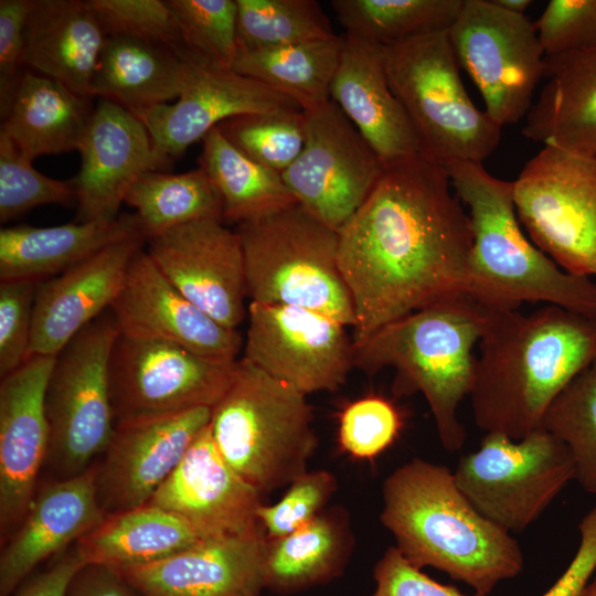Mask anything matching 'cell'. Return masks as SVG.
<instances>
[{
  "mask_svg": "<svg viewBox=\"0 0 596 596\" xmlns=\"http://www.w3.org/2000/svg\"><path fill=\"white\" fill-rule=\"evenodd\" d=\"M443 164L418 153L385 168L338 232V262L355 313L352 341L467 294L469 215Z\"/></svg>",
  "mask_w": 596,
  "mask_h": 596,
  "instance_id": "6da1fadb",
  "label": "cell"
},
{
  "mask_svg": "<svg viewBox=\"0 0 596 596\" xmlns=\"http://www.w3.org/2000/svg\"><path fill=\"white\" fill-rule=\"evenodd\" d=\"M469 394L475 424L520 440L550 404L596 361V316L545 305L531 313L493 311Z\"/></svg>",
  "mask_w": 596,
  "mask_h": 596,
  "instance_id": "7a4b0ae2",
  "label": "cell"
},
{
  "mask_svg": "<svg viewBox=\"0 0 596 596\" xmlns=\"http://www.w3.org/2000/svg\"><path fill=\"white\" fill-rule=\"evenodd\" d=\"M382 524L415 567H434L489 595L524 566L519 542L485 518L444 465L413 458L382 487Z\"/></svg>",
  "mask_w": 596,
  "mask_h": 596,
  "instance_id": "3957f363",
  "label": "cell"
},
{
  "mask_svg": "<svg viewBox=\"0 0 596 596\" xmlns=\"http://www.w3.org/2000/svg\"><path fill=\"white\" fill-rule=\"evenodd\" d=\"M443 166L469 209L468 296L496 311L545 302L596 316V284L562 269L522 232L513 181L493 177L482 162L451 160Z\"/></svg>",
  "mask_w": 596,
  "mask_h": 596,
  "instance_id": "277c9868",
  "label": "cell"
},
{
  "mask_svg": "<svg viewBox=\"0 0 596 596\" xmlns=\"http://www.w3.org/2000/svg\"><path fill=\"white\" fill-rule=\"evenodd\" d=\"M493 311L467 294L429 305L354 345V368L366 374L393 368V393H422L441 446L449 453L458 451L467 438L458 408L471 392L477 359L473 348Z\"/></svg>",
  "mask_w": 596,
  "mask_h": 596,
  "instance_id": "5b68a950",
  "label": "cell"
},
{
  "mask_svg": "<svg viewBox=\"0 0 596 596\" xmlns=\"http://www.w3.org/2000/svg\"><path fill=\"white\" fill-rule=\"evenodd\" d=\"M209 428L223 459L260 493L306 472L317 446L306 395L244 358L212 407Z\"/></svg>",
  "mask_w": 596,
  "mask_h": 596,
  "instance_id": "8992f818",
  "label": "cell"
},
{
  "mask_svg": "<svg viewBox=\"0 0 596 596\" xmlns=\"http://www.w3.org/2000/svg\"><path fill=\"white\" fill-rule=\"evenodd\" d=\"M247 297L296 306L354 326L355 313L338 262V232L298 203L241 223Z\"/></svg>",
  "mask_w": 596,
  "mask_h": 596,
  "instance_id": "52a82bcc",
  "label": "cell"
},
{
  "mask_svg": "<svg viewBox=\"0 0 596 596\" xmlns=\"http://www.w3.org/2000/svg\"><path fill=\"white\" fill-rule=\"evenodd\" d=\"M384 55L390 86L414 127L421 153L444 164L482 162L493 152L502 127L470 99L448 31L384 46Z\"/></svg>",
  "mask_w": 596,
  "mask_h": 596,
  "instance_id": "ba28073f",
  "label": "cell"
},
{
  "mask_svg": "<svg viewBox=\"0 0 596 596\" xmlns=\"http://www.w3.org/2000/svg\"><path fill=\"white\" fill-rule=\"evenodd\" d=\"M118 332L108 309L55 355L44 395L49 425L44 467L55 480L87 470L114 434L109 359Z\"/></svg>",
  "mask_w": 596,
  "mask_h": 596,
  "instance_id": "9c48e42d",
  "label": "cell"
},
{
  "mask_svg": "<svg viewBox=\"0 0 596 596\" xmlns=\"http://www.w3.org/2000/svg\"><path fill=\"white\" fill-rule=\"evenodd\" d=\"M454 477L488 520L519 533L535 522L575 479L567 447L542 427L520 440L486 434L477 450L462 456Z\"/></svg>",
  "mask_w": 596,
  "mask_h": 596,
  "instance_id": "30bf717a",
  "label": "cell"
},
{
  "mask_svg": "<svg viewBox=\"0 0 596 596\" xmlns=\"http://www.w3.org/2000/svg\"><path fill=\"white\" fill-rule=\"evenodd\" d=\"M520 223L565 272L596 276V157L545 145L513 181Z\"/></svg>",
  "mask_w": 596,
  "mask_h": 596,
  "instance_id": "8fae6325",
  "label": "cell"
},
{
  "mask_svg": "<svg viewBox=\"0 0 596 596\" xmlns=\"http://www.w3.org/2000/svg\"><path fill=\"white\" fill-rule=\"evenodd\" d=\"M458 63L469 74L499 126L526 116L544 74L545 53L534 22L491 0H464L449 29Z\"/></svg>",
  "mask_w": 596,
  "mask_h": 596,
  "instance_id": "7c38bea8",
  "label": "cell"
},
{
  "mask_svg": "<svg viewBox=\"0 0 596 596\" xmlns=\"http://www.w3.org/2000/svg\"><path fill=\"white\" fill-rule=\"evenodd\" d=\"M236 363L207 359L163 340L118 332L109 359L115 424L212 408L227 390Z\"/></svg>",
  "mask_w": 596,
  "mask_h": 596,
  "instance_id": "4fadbf2b",
  "label": "cell"
},
{
  "mask_svg": "<svg viewBox=\"0 0 596 596\" xmlns=\"http://www.w3.org/2000/svg\"><path fill=\"white\" fill-rule=\"evenodd\" d=\"M304 114V148L281 177L302 209L339 232L385 167L333 100Z\"/></svg>",
  "mask_w": 596,
  "mask_h": 596,
  "instance_id": "5bb4252c",
  "label": "cell"
},
{
  "mask_svg": "<svg viewBox=\"0 0 596 596\" xmlns=\"http://www.w3.org/2000/svg\"><path fill=\"white\" fill-rule=\"evenodd\" d=\"M247 317L243 358L305 395L338 390L354 368L352 338L326 315L251 301Z\"/></svg>",
  "mask_w": 596,
  "mask_h": 596,
  "instance_id": "9a60e30c",
  "label": "cell"
},
{
  "mask_svg": "<svg viewBox=\"0 0 596 596\" xmlns=\"http://www.w3.org/2000/svg\"><path fill=\"white\" fill-rule=\"evenodd\" d=\"M210 407L115 424L105 451L95 461L99 505L110 514L149 502L209 425Z\"/></svg>",
  "mask_w": 596,
  "mask_h": 596,
  "instance_id": "2e32d148",
  "label": "cell"
},
{
  "mask_svg": "<svg viewBox=\"0 0 596 596\" xmlns=\"http://www.w3.org/2000/svg\"><path fill=\"white\" fill-rule=\"evenodd\" d=\"M149 243L148 255L192 304L224 327L237 329L247 316L242 244L223 221L173 227Z\"/></svg>",
  "mask_w": 596,
  "mask_h": 596,
  "instance_id": "e0dca14e",
  "label": "cell"
},
{
  "mask_svg": "<svg viewBox=\"0 0 596 596\" xmlns=\"http://www.w3.org/2000/svg\"><path fill=\"white\" fill-rule=\"evenodd\" d=\"M285 110L302 108L284 93L233 70L188 61L175 100L132 113L147 128L157 155L169 162L231 117Z\"/></svg>",
  "mask_w": 596,
  "mask_h": 596,
  "instance_id": "ac0fdd59",
  "label": "cell"
},
{
  "mask_svg": "<svg viewBox=\"0 0 596 596\" xmlns=\"http://www.w3.org/2000/svg\"><path fill=\"white\" fill-rule=\"evenodd\" d=\"M55 356L31 355L0 383V539L22 522L49 449L44 395Z\"/></svg>",
  "mask_w": 596,
  "mask_h": 596,
  "instance_id": "d6986e66",
  "label": "cell"
},
{
  "mask_svg": "<svg viewBox=\"0 0 596 596\" xmlns=\"http://www.w3.org/2000/svg\"><path fill=\"white\" fill-rule=\"evenodd\" d=\"M81 169L71 181L75 192L74 222H109L143 173L162 168L150 135L138 117L107 99L93 109L79 149Z\"/></svg>",
  "mask_w": 596,
  "mask_h": 596,
  "instance_id": "ffe728a7",
  "label": "cell"
},
{
  "mask_svg": "<svg viewBox=\"0 0 596 596\" xmlns=\"http://www.w3.org/2000/svg\"><path fill=\"white\" fill-rule=\"evenodd\" d=\"M110 310L120 333L171 342L207 359L237 361L243 347L237 329L222 326L187 299L143 248L132 258Z\"/></svg>",
  "mask_w": 596,
  "mask_h": 596,
  "instance_id": "44dd1931",
  "label": "cell"
},
{
  "mask_svg": "<svg viewBox=\"0 0 596 596\" xmlns=\"http://www.w3.org/2000/svg\"><path fill=\"white\" fill-rule=\"evenodd\" d=\"M266 550L260 526L246 534L205 539L160 561L118 572L139 596H259L265 588Z\"/></svg>",
  "mask_w": 596,
  "mask_h": 596,
  "instance_id": "7402d4cb",
  "label": "cell"
},
{
  "mask_svg": "<svg viewBox=\"0 0 596 596\" xmlns=\"http://www.w3.org/2000/svg\"><path fill=\"white\" fill-rule=\"evenodd\" d=\"M188 521L204 539L241 535L262 525V493L220 455L209 425L149 500Z\"/></svg>",
  "mask_w": 596,
  "mask_h": 596,
  "instance_id": "603a6c76",
  "label": "cell"
},
{
  "mask_svg": "<svg viewBox=\"0 0 596 596\" xmlns=\"http://www.w3.org/2000/svg\"><path fill=\"white\" fill-rule=\"evenodd\" d=\"M142 235L116 242L66 272L39 283L30 356H55L119 295Z\"/></svg>",
  "mask_w": 596,
  "mask_h": 596,
  "instance_id": "cb8c5ba5",
  "label": "cell"
},
{
  "mask_svg": "<svg viewBox=\"0 0 596 596\" xmlns=\"http://www.w3.org/2000/svg\"><path fill=\"white\" fill-rule=\"evenodd\" d=\"M95 475L94 462L81 475L38 489L22 522L1 544L0 596H12L42 562L66 551L105 518Z\"/></svg>",
  "mask_w": 596,
  "mask_h": 596,
  "instance_id": "d4e9b609",
  "label": "cell"
},
{
  "mask_svg": "<svg viewBox=\"0 0 596 596\" xmlns=\"http://www.w3.org/2000/svg\"><path fill=\"white\" fill-rule=\"evenodd\" d=\"M330 99L385 168L421 153L414 127L390 86L384 46L345 33Z\"/></svg>",
  "mask_w": 596,
  "mask_h": 596,
  "instance_id": "484cf974",
  "label": "cell"
},
{
  "mask_svg": "<svg viewBox=\"0 0 596 596\" xmlns=\"http://www.w3.org/2000/svg\"><path fill=\"white\" fill-rule=\"evenodd\" d=\"M106 39L87 0H32L23 62L89 98Z\"/></svg>",
  "mask_w": 596,
  "mask_h": 596,
  "instance_id": "4316f807",
  "label": "cell"
},
{
  "mask_svg": "<svg viewBox=\"0 0 596 596\" xmlns=\"http://www.w3.org/2000/svg\"><path fill=\"white\" fill-rule=\"evenodd\" d=\"M543 78L522 134L544 146L596 157V49L545 55Z\"/></svg>",
  "mask_w": 596,
  "mask_h": 596,
  "instance_id": "83f0119b",
  "label": "cell"
},
{
  "mask_svg": "<svg viewBox=\"0 0 596 596\" xmlns=\"http://www.w3.org/2000/svg\"><path fill=\"white\" fill-rule=\"evenodd\" d=\"M139 235L145 236L135 213H123L109 222L2 227L0 280L42 281L66 272L116 242Z\"/></svg>",
  "mask_w": 596,
  "mask_h": 596,
  "instance_id": "f1b7e54d",
  "label": "cell"
},
{
  "mask_svg": "<svg viewBox=\"0 0 596 596\" xmlns=\"http://www.w3.org/2000/svg\"><path fill=\"white\" fill-rule=\"evenodd\" d=\"M88 99L51 77L25 71L1 113L0 134L32 161L78 150L93 113Z\"/></svg>",
  "mask_w": 596,
  "mask_h": 596,
  "instance_id": "f546056e",
  "label": "cell"
},
{
  "mask_svg": "<svg viewBox=\"0 0 596 596\" xmlns=\"http://www.w3.org/2000/svg\"><path fill=\"white\" fill-rule=\"evenodd\" d=\"M202 540L183 518L147 502L105 515L74 546L85 564L119 571L160 561Z\"/></svg>",
  "mask_w": 596,
  "mask_h": 596,
  "instance_id": "4dcf8cb0",
  "label": "cell"
},
{
  "mask_svg": "<svg viewBox=\"0 0 596 596\" xmlns=\"http://www.w3.org/2000/svg\"><path fill=\"white\" fill-rule=\"evenodd\" d=\"M188 61L137 39L107 36L93 79V96L130 111L169 104L184 86Z\"/></svg>",
  "mask_w": 596,
  "mask_h": 596,
  "instance_id": "1f68e13d",
  "label": "cell"
},
{
  "mask_svg": "<svg viewBox=\"0 0 596 596\" xmlns=\"http://www.w3.org/2000/svg\"><path fill=\"white\" fill-rule=\"evenodd\" d=\"M351 546L344 512L321 511L294 532L267 539L265 588L289 594L327 583L340 575Z\"/></svg>",
  "mask_w": 596,
  "mask_h": 596,
  "instance_id": "d6a6232c",
  "label": "cell"
},
{
  "mask_svg": "<svg viewBox=\"0 0 596 596\" xmlns=\"http://www.w3.org/2000/svg\"><path fill=\"white\" fill-rule=\"evenodd\" d=\"M200 168L221 196L224 223L238 225L297 203L280 173L248 158L217 128L202 139Z\"/></svg>",
  "mask_w": 596,
  "mask_h": 596,
  "instance_id": "836d02e7",
  "label": "cell"
},
{
  "mask_svg": "<svg viewBox=\"0 0 596 596\" xmlns=\"http://www.w3.org/2000/svg\"><path fill=\"white\" fill-rule=\"evenodd\" d=\"M343 35L277 47L240 50L233 71L295 99L302 110L330 100Z\"/></svg>",
  "mask_w": 596,
  "mask_h": 596,
  "instance_id": "e575fe53",
  "label": "cell"
},
{
  "mask_svg": "<svg viewBox=\"0 0 596 596\" xmlns=\"http://www.w3.org/2000/svg\"><path fill=\"white\" fill-rule=\"evenodd\" d=\"M125 203L136 210L147 241L187 223L223 221L221 196L200 167L182 173L148 171L130 187Z\"/></svg>",
  "mask_w": 596,
  "mask_h": 596,
  "instance_id": "d590c367",
  "label": "cell"
},
{
  "mask_svg": "<svg viewBox=\"0 0 596 596\" xmlns=\"http://www.w3.org/2000/svg\"><path fill=\"white\" fill-rule=\"evenodd\" d=\"M464 0H333L345 33L382 46L449 31Z\"/></svg>",
  "mask_w": 596,
  "mask_h": 596,
  "instance_id": "8d00e7d4",
  "label": "cell"
},
{
  "mask_svg": "<svg viewBox=\"0 0 596 596\" xmlns=\"http://www.w3.org/2000/svg\"><path fill=\"white\" fill-rule=\"evenodd\" d=\"M240 50L277 47L336 36L315 0H235Z\"/></svg>",
  "mask_w": 596,
  "mask_h": 596,
  "instance_id": "74e56055",
  "label": "cell"
},
{
  "mask_svg": "<svg viewBox=\"0 0 596 596\" xmlns=\"http://www.w3.org/2000/svg\"><path fill=\"white\" fill-rule=\"evenodd\" d=\"M540 427L567 447L575 480L596 496V361L554 398Z\"/></svg>",
  "mask_w": 596,
  "mask_h": 596,
  "instance_id": "f35d334b",
  "label": "cell"
},
{
  "mask_svg": "<svg viewBox=\"0 0 596 596\" xmlns=\"http://www.w3.org/2000/svg\"><path fill=\"white\" fill-rule=\"evenodd\" d=\"M188 54L187 61L233 70L238 54L235 0H167Z\"/></svg>",
  "mask_w": 596,
  "mask_h": 596,
  "instance_id": "ab89813d",
  "label": "cell"
},
{
  "mask_svg": "<svg viewBox=\"0 0 596 596\" xmlns=\"http://www.w3.org/2000/svg\"><path fill=\"white\" fill-rule=\"evenodd\" d=\"M216 128L248 158L280 174L298 158L305 143L304 110L238 115Z\"/></svg>",
  "mask_w": 596,
  "mask_h": 596,
  "instance_id": "60d3db41",
  "label": "cell"
},
{
  "mask_svg": "<svg viewBox=\"0 0 596 596\" xmlns=\"http://www.w3.org/2000/svg\"><path fill=\"white\" fill-rule=\"evenodd\" d=\"M75 202L71 181L40 173L15 145L0 134V221L18 219L44 204L70 205Z\"/></svg>",
  "mask_w": 596,
  "mask_h": 596,
  "instance_id": "b9f144b4",
  "label": "cell"
},
{
  "mask_svg": "<svg viewBox=\"0 0 596 596\" xmlns=\"http://www.w3.org/2000/svg\"><path fill=\"white\" fill-rule=\"evenodd\" d=\"M107 36L137 39L188 60L167 0H87Z\"/></svg>",
  "mask_w": 596,
  "mask_h": 596,
  "instance_id": "7bdbcfd3",
  "label": "cell"
},
{
  "mask_svg": "<svg viewBox=\"0 0 596 596\" xmlns=\"http://www.w3.org/2000/svg\"><path fill=\"white\" fill-rule=\"evenodd\" d=\"M402 417L389 400L370 395L348 404L339 422V443L344 451L360 459H371L397 438Z\"/></svg>",
  "mask_w": 596,
  "mask_h": 596,
  "instance_id": "ee69618b",
  "label": "cell"
},
{
  "mask_svg": "<svg viewBox=\"0 0 596 596\" xmlns=\"http://www.w3.org/2000/svg\"><path fill=\"white\" fill-rule=\"evenodd\" d=\"M336 489V477L327 470L306 471L297 477L275 504L263 503L257 511L267 539L287 535L312 520Z\"/></svg>",
  "mask_w": 596,
  "mask_h": 596,
  "instance_id": "f6af8a7d",
  "label": "cell"
},
{
  "mask_svg": "<svg viewBox=\"0 0 596 596\" xmlns=\"http://www.w3.org/2000/svg\"><path fill=\"white\" fill-rule=\"evenodd\" d=\"M40 281L0 280V376L30 356L33 308Z\"/></svg>",
  "mask_w": 596,
  "mask_h": 596,
  "instance_id": "bcb514c9",
  "label": "cell"
},
{
  "mask_svg": "<svg viewBox=\"0 0 596 596\" xmlns=\"http://www.w3.org/2000/svg\"><path fill=\"white\" fill-rule=\"evenodd\" d=\"M534 24L547 56L596 49V0H551Z\"/></svg>",
  "mask_w": 596,
  "mask_h": 596,
  "instance_id": "7dc6e473",
  "label": "cell"
},
{
  "mask_svg": "<svg viewBox=\"0 0 596 596\" xmlns=\"http://www.w3.org/2000/svg\"><path fill=\"white\" fill-rule=\"evenodd\" d=\"M373 578L375 587L370 596H489L440 584L412 565L395 545L376 562Z\"/></svg>",
  "mask_w": 596,
  "mask_h": 596,
  "instance_id": "c3c4849f",
  "label": "cell"
},
{
  "mask_svg": "<svg viewBox=\"0 0 596 596\" xmlns=\"http://www.w3.org/2000/svg\"><path fill=\"white\" fill-rule=\"evenodd\" d=\"M32 0L0 1V113L23 74L24 31Z\"/></svg>",
  "mask_w": 596,
  "mask_h": 596,
  "instance_id": "681fc988",
  "label": "cell"
},
{
  "mask_svg": "<svg viewBox=\"0 0 596 596\" xmlns=\"http://www.w3.org/2000/svg\"><path fill=\"white\" fill-rule=\"evenodd\" d=\"M579 545L558 579L542 596H581L596 571V503L578 524Z\"/></svg>",
  "mask_w": 596,
  "mask_h": 596,
  "instance_id": "f907efd6",
  "label": "cell"
},
{
  "mask_svg": "<svg viewBox=\"0 0 596 596\" xmlns=\"http://www.w3.org/2000/svg\"><path fill=\"white\" fill-rule=\"evenodd\" d=\"M84 565L75 546L67 549L45 570L28 577L12 596H66L71 582Z\"/></svg>",
  "mask_w": 596,
  "mask_h": 596,
  "instance_id": "816d5d0a",
  "label": "cell"
},
{
  "mask_svg": "<svg viewBox=\"0 0 596 596\" xmlns=\"http://www.w3.org/2000/svg\"><path fill=\"white\" fill-rule=\"evenodd\" d=\"M66 596H139L116 570L95 564L84 565L74 576Z\"/></svg>",
  "mask_w": 596,
  "mask_h": 596,
  "instance_id": "f5cc1de1",
  "label": "cell"
},
{
  "mask_svg": "<svg viewBox=\"0 0 596 596\" xmlns=\"http://www.w3.org/2000/svg\"><path fill=\"white\" fill-rule=\"evenodd\" d=\"M499 8L515 14H524L525 10L531 6L530 0H491Z\"/></svg>",
  "mask_w": 596,
  "mask_h": 596,
  "instance_id": "db71d44e",
  "label": "cell"
},
{
  "mask_svg": "<svg viewBox=\"0 0 596 596\" xmlns=\"http://www.w3.org/2000/svg\"><path fill=\"white\" fill-rule=\"evenodd\" d=\"M581 596H596V576L589 581Z\"/></svg>",
  "mask_w": 596,
  "mask_h": 596,
  "instance_id": "11a10c76",
  "label": "cell"
}]
</instances>
